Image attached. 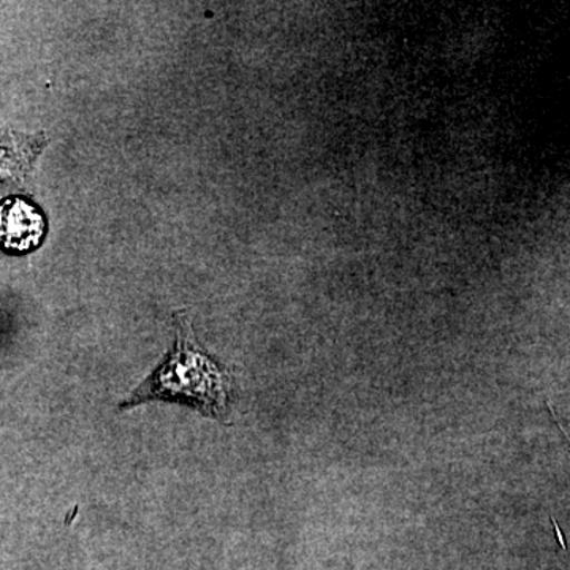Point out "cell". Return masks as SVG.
<instances>
[{"instance_id": "cell-3", "label": "cell", "mask_w": 570, "mask_h": 570, "mask_svg": "<svg viewBox=\"0 0 570 570\" xmlns=\"http://www.w3.org/2000/svg\"><path fill=\"white\" fill-rule=\"evenodd\" d=\"M43 135L11 132L0 126V181L21 183L45 146Z\"/></svg>"}, {"instance_id": "cell-2", "label": "cell", "mask_w": 570, "mask_h": 570, "mask_svg": "<svg viewBox=\"0 0 570 570\" xmlns=\"http://www.w3.org/2000/svg\"><path fill=\"white\" fill-rule=\"evenodd\" d=\"M45 232L47 220L39 206L22 197H9L0 202V247L6 253H31L43 242Z\"/></svg>"}, {"instance_id": "cell-1", "label": "cell", "mask_w": 570, "mask_h": 570, "mask_svg": "<svg viewBox=\"0 0 570 570\" xmlns=\"http://www.w3.org/2000/svg\"><path fill=\"white\" fill-rule=\"evenodd\" d=\"M230 377L195 343L193 328L179 317L175 351L122 407L148 400H183L213 419L227 414Z\"/></svg>"}]
</instances>
